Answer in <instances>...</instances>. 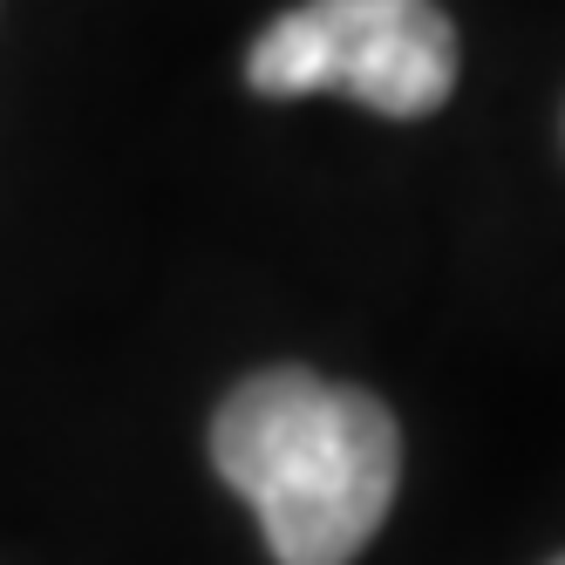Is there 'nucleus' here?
I'll return each instance as SVG.
<instances>
[{"mask_svg":"<svg viewBox=\"0 0 565 565\" xmlns=\"http://www.w3.org/2000/svg\"><path fill=\"white\" fill-rule=\"evenodd\" d=\"M259 96H354L416 124L457 89V28L436 0H300L246 55Z\"/></svg>","mask_w":565,"mask_h":565,"instance_id":"2","label":"nucleus"},{"mask_svg":"<svg viewBox=\"0 0 565 565\" xmlns=\"http://www.w3.org/2000/svg\"><path fill=\"white\" fill-rule=\"evenodd\" d=\"M212 470L259 511L279 565H354L402 483V429L369 388L259 369L212 416Z\"/></svg>","mask_w":565,"mask_h":565,"instance_id":"1","label":"nucleus"},{"mask_svg":"<svg viewBox=\"0 0 565 565\" xmlns=\"http://www.w3.org/2000/svg\"><path fill=\"white\" fill-rule=\"evenodd\" d=\"M552 565H565V558H552Z\"/></svg>","mask_w":565,"mask_h":565,"instance_id":"3","label":"nucleus"}]
</instances>
